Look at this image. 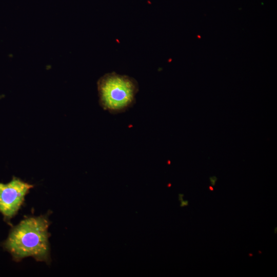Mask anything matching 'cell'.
Wrapping results in <instances>:
<instances>
[{
	"label": "cell",
	"instance_id": "obj_4",
	"mask_svg": "<svg viewBox=\"0 0 277 277\" xmlns=\"http://www.w3.org/2000/svg\"><path fill=\"white\" fill-rule=\"evenodd\" d=\"M209 179L210 180V183L212 186L215 185V183L217 181V179L215 176H213L212 177H209Z\"/></svg>",
	"mask_w": 277,
	"mask_h": 277
},
{
	"label": "cell",
	"instance_id": "obj_2",
	"mask_svg": "<svg viewBox=\"0 0 277 277\" xmlns=\"http://www.w3.org/2000/svg\"><path fill=\"white\" fill-rule=\"evenodd\" d=\"M97 85L100 106L112 114L124 112L132 107L139 89L134 78L115 72L101 77Z\"/></svg>",
	"mask_w": 277,
	"mask_h": 277
},
{
	"label": "cell",
	"instance_id": "obj_5",
	"mask_svg": "<svg viewBox=\"0 0 277 277\" xmlns=\"http://www.w3.org/2000/svg\"><path fill=\"white\" fill-rule=\"evenodd\" d=\"M209 189L211 190V191H213V188L212 187V186H209Z\"/></svg>",
	"mask_w": 277,
	"mask_h": 277
},
{
	"label": "cell",
	"instance_id": "obj_1",
	"mask_svg": "<svg viewBox=\"0 0 277 277\" xmlns=\"http://www.w3.org/2000/svg\"><path fill=\"white\" fill-rule=\"evenodd\" d=\"M49 225V221L44 216L26 218L11 230L4 247L16 261L32 256L37 261L47 262Z\"/></svg>",
	"mask_w": 277,
	"mask_h": 277
},
{
	"label": "cell",
	"instance_id": "obj_3",
	"mask_svg": "<svg viewBox=\"0 0 277 277\" xmlns=\"http://www.w3.org/2000/svg\"><path fill=\"white\" fill-rule=\"evenodd\" d=\"M33 187L15 177L8 183H0V212L6 219L9 220L17 213L25 195Z\"/></svg>",
	"mask_w": 277,
	"mask_h": 277
}]
</instances>
